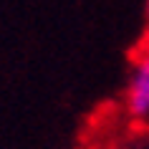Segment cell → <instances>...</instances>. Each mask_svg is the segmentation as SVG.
<instances>
[{
	"mask_svg": "<svg viewBox=\"0 0 149 149\" xmlns=\"http://www.w3.org/2000/svg\"><path fill=\"white\" fill-rule=\"evenodd\" d=\"M147 15H149V0H147Z\"/></svg>",
	"mask_w": 149,
	"mask_h": 149,
	"instance_id": "obj_2",
	"label": "cell"
},
{
	"mask_svg": "<svg viewBox=\"0 0 149 149\" xmlns=\"http://www.w3.org/2000/svg\"><path fill=\"white\" fill-rule=\"evenodd\" d=\"M126 106L134 116H149V48L134 66L132 81L126 88Z\"/></svg>",
	"mask_w": 149,
	"mask_h": 149,
	"instance_id": "obj_1",
	"label": "cell"
}]
</instances>
